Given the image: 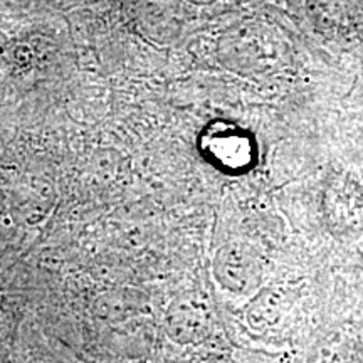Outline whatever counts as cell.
I'll return each mask as SVG.
<instances>
[{"instance_id":"6da1fadb","label":"cell","mask_w":363,"mask_h":363,"mask_svg":"<svg viewBox=\"0 0 363 363\" xmlns=\"http://www.w3.org/2000/svg\"><path fill=\"white\" fill-rule=\"evenodd\" d=\"M208 155L224 169L242 170L254 160L252 138L233 126H217L206 136Z\"/></svg>"}]
</instances>
